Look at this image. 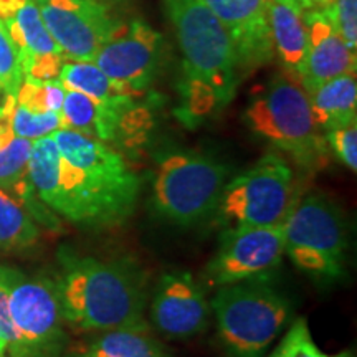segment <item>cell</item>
Segmentation results:
<instances>
[{
    "instance_id": "23",
    "label": "cell",
    "mask_w": 357,
    "mask_h": 357,
    "mask_svg": "<svg viewBox=\"0 0 357 357\" xmlns=\"http://www.w3.org/2000/svg\"><path fill=\"white\" fill-rule=\"evenodd\" d=\"M58 79H60L65 89H75V91L83 93V95L100 102L114 105V102L132 100L131 96L119 91V88L93 61H68V63H63Z\"/></svg>"
},
{
    "instance_id": "31",
    "label": "cell",
    "mask_w": 357,
    "mask_h": 357,
    "mask_svg": "<svg viewBox=\"0 0 357 357\" xmlns=\"http://www.w3.org/2000/svg\"><path fill=\"white\" fill-rule=\"evenodd\" d=\"M15 105H17V100L15 96L12 95H6L2 105H0V147L7 144L13 136L10 123H12V114H13V109H15Z\"/></svg>"
},
{
    "instance_id": "27",
    "label": "cell",
    "mask_w": 357,
    "mask_h": 357,
    "mask_svg": "<svg viewBox=\"0 0 357 357\" xmlns=\"http://www.w3.org/2000/svg\"><path fill=\"white\" fill-rule=\"evenodd\" d=\"M22 82H24V70H22L19 52L6 25L0 22V89L6 95L15 96Z\"/></svg>"
},
{
    "instance_id": "26",
    "label": "cell",
    "mask_w": 357,
    "mask_h": 357,
    "mask_svg": "<svg viewBox=\"0 0 357 357\" xmlns=\"http://www.w3.org/2000/svg\"><path fill=\"white\" fill-rule=\"evenodd\" d=\"M270 357H331L316 346L305 318L294 319Z\"/></svg>"
},
{
    "instance_id": "15",
    "label": "cell",
    "mask_w": 357,
    "mask_h": 357,
    "mask_svg": "<svg viewBox=\"0 0 357 357\" xmlns=\"http://www.w3.org/2000/svg\"><path fill=\"white\" fill-rule=\"evenodd\" d=\"M307 30V52L298 73L301 86L311 93L319 84L342 75H356V52L344 43L321 10L303 12Z\"/></svg>"
},
{
    "instance_id": "7",
    "label": "cell",
    "mask_w": 357,
    "mask_h": 357,
    "mask_svg": "<svg viewBox=\"0 0 357 357\" xmlns=\"http://www.w3.org/2000/svg\"><path fill=\"white\" fill-rule=\"evenodd\" d=\"M296 200V178L291 166L281 155L270 153L227 182L215 212L225 230L281 227Z\"/></svg>"
},
{
    "instance_id": "22",
    "label": "cell",
    "mask_w": 357,
    "mask_h": 357,
    "mask_svg": "<svg viewBox=\"0 0 357 357\" xmlns=\"http://www.w3.org/2000/svg\"><path fill=\"white\" fill-rule=\"evenodd\" d=\"M40 230L25 204L0 189V248L25 250L38 242Z\"/></svg>"
},
{
    "instance_id": "11",
    "label": "cell",
    "mask_w": 357,
    "mask_h": 357,
    "mask_svg": "<svg viewBox=\"0 0 357 357\" xmlns=\"http://www.w3.org/2000/svg\"><path fill=\"white\" fill-rule=\"evenodd\" d=\"M162 58V37L146 22L132 20L98 50L95 63L128 96L151 86Z\"/></svg>"
},
{
    "instance_id": "9",
    "label": "cell",
    "mask_w": 357,
    "mask_h": 357,
    "mask_svg": "<svg viewBox=\"0 0 357 357\" xmlns=\"http://www.w3.org/2000/svg\"><path fill=\"white\" fill-rule=\"evenodd\" d=\"M3 271L10 288V318L19 336L13 357H61L66 334L55 281L26 276L8 266Z\"/></svg>"
},
{
    "instance_id": "16",
    "label": "cell",
    "mask_w": 357,
    "mask_h": 357,
    "mask_svg": "<svg viewBox=\"0 0 357 357\" xmlns=\"http://www.w3.org/2000/svg\"><path fill=\"white\" fill-rule=\"evenodd\" d=\"M229 30L242 68L265 63L275 45L268 22V0H204Z\"/></svg>"
},
{
    "instance_id": "8",
    "label": "cell",
    "mask_w": 357,
    "mask_h": 357,
    "mask_svg": "<svg viewBox=\"0 0 357 357\" xmlns=\"http://www.w3.org/2000/svg\"><path fill=\"white\" fill-rule=\"evenodd\" d=\"M281 230L284 253L300 270L321 278H339L344 273V217L326 195L307 194L296 200Z\"/></svg>"
},
{
    "instance_id": "34",
    "label": "cell",
    "mask_w": 357,
    "mask_h": 357,
    "mask_svg": "<svg viewBox=\"0 0 357 357\" xmlns=\"http://www.w3.org/2000/svg\"><path fill=\"white\" fill-rule=\"evenodd\" d=\"M334 357H354V356H352L349 351H344V352H341V354H337V356H334Z\"/></svg>"
},
{
    "instance_id": "32",
    "label": "cell",
    "mask_w": 357,
    "mask_h": 357,
    "mask_svg": "<svg viewBox=\"0 0 357 357\" xmlns=\"http://www.w3.org/2000/svg\"><path fill=\"white\" fill-rule=\"evenodd\" d=\"M275 2L284 3V6L291 7L298 12H306V10H310V8H312L311 0H275Z\"/></svg>"
},
{
    "instance_id": "37",
    "label": "cell",
    "mask_w": 357,
    "mask_h": 357,
    "mask_svg": "<svg viewBox=\"0 0 357 357\" xmlns=\"http://www.w3.org/2000/svg\"><path fill=\"white\" fill-rule=\"evenodd\" d=\"M75 357H86L84 354H82V356H75Z\"/></svg>"
},
{
    "instance_id": "5",
    "label": "cell",
    "mask_w": 357,
    "mask_h": 357,
    "mask_svg": "<svg viewBox=\"0 0 357 357\" xmlns=\"http://www.w3.org/2000/svg\"><path fill=\"white\" fill-rule=\"evenodd\" d=\"M245 123L257 136L291 155L307 171L326 166L328 144L311 113L310 98L294 75H276L253 96Z\"/></svg>"
},
{
    "instance_id": "6",
    "label": "cell",
    "mask_w": 357,
    "mask_h": 357,
    "mask_svg": "<svg viewBox=\"0 0 357 357\" xmlns=\"http://www.w3.org/2000/svg\"><path fill=\"white\" fill-rule=\"evenodd\" d=\"M230 174V166L207 154L178 151L160 155L151 197L154 212L181 227L199 223L217 211Z\"/></svg>"
},
{
    "instance_id": "25",
    "label": "cell",
    "mask_w": 357,
    "mask_h": 357,
    "mask_svg": "<svg viewBox=\"0 0 357 357\" xmlns=\"http://www.w3.org/2000/svg\"><path fill=\"white\" fill-rule=\"evenodd\" d=\"M12 132L13 136L24 137V139H40V137L50 136L58 129L65 128L61 111H30L25 106L15 105L12 114Z\"/></svg>"
},
{
    "instance_id": "13",
    "label": "cell",
    "mask_w": 357,
    "mask_h": 357,
    "mask_svg": "<svg viewBox=\"0 0 357 357\" xmlns=\"http://www.w3.org/2000/svg\"><path fill=\"white\" fill-rule=\"evenodd\" d=\"M211 307L202 288L185 271L162 275L151 303V321L169 339H190L207 328Z\"/></svg>"
},
{
    "instance_id": "3",
    "label": "cell",
    "mask_w": 357,
    "mask_h": 357,
    "mask_svg": "<svg viewBox=\"0 0 357 357\" xmlns=\"http://www.w3.org/2000/svg\"><path fill=\"white\" fill-rule=\"evenodd\" d=\"M182 56L185 121L204 118L234 100L242 70L229 30L204 0H162Z\"/></svg>"
},
{
    "instance_id": "35",
    "label": "cell",
    "mask_w": 357,
    "mask_h": 357,
    "mask_svg": "<svg viewBox=\"0 0 357 357\" xmlns=\"http://www.w3.org/2000/svg\"><path fill=\"white\" fill-rule=\"evenodd\" d=\"M0 352H6V344L2 341H0Z\"/></svg>"
},
{
    "instance_id": "18",
    "label": "cell",
    "mask_w": 357,
    "mask_h": 357,
    "mask_svg": "<svg viewBox=\"0 0 357 357\" xmlns=\"http://www.w3.org/2000/svg\"><path fill=\"white\" fill-rule=\"evenodd\" d=\"M307 98H310L312 118L319 129L329 131L356 121V75H342L329 79L307 93Z\"/></svg>"
},
{
    "instance_id": "14",
    "label": "cell",
    "mask_w": 357,
    "mask_h": 357,
    "mask_svg": "<svg viewBox=\"0 0 357 357\" xmlns=\"http://www.w3.org/2000/svg\"><path fill=\"white\" fill-rule=\"evenodd\" d=\"M2 22L19 52L24 78L55 79L63 66V52L45 26L35 0H19Z\"/></svg>"
},
{
    "instance_id": "24",
    "label": "cell",
    "mask_w": 357,
    "mask_h": 357,
    "mask_svg": "<svg viewBox=\"0 0 357 357\" xmlns=\"http://www.w3.org/2000/svg\"><path fill=\"white\" fill-rule=\"evenodd\" d=\"M66 89L58 78L38 82V79L24 78L15 100L17 105L25 106L30 111H61Z\"/></svg>"
},
{
    "instance_id": "12",
    "label": "cell",
    "mask_w": 357,
    "mask_h": 357,
    "mask_svg": "<svg viewBox=\"0 0 357 357\" xmlns=\"http://www.w3.org/2000/svg\"><path fill=\"white\" fill-rule=\"evenodd\" d=\"M284 255L281 227H238L222 236L217 255L205 268L208 283L215 287L238 283L271 271Z\"/></svg>"
},
{
    "instance_id": "1",
    "label": "cell",
    "mask_w": 357,
    "mask_h": 357,
    "mask_svg": "<svg viewBox=\"0 0 357 357\" xmlns=\"http://www.w3.org/2000/svg\"><path fill=\"white\" fill-rule=\"evenodd\" d=\"M60 151L55 190L45 207L88 229L126 222L139 197V176L106 142L61 128L52 134Z\"/></svg>"
},
{
    "instance_id": "21",
    "label": "cell",
    "mask_w": 357,
    "mask_h": 357,
    "mask_svg": "<svg viewBox=\"0 0 357 357\" xmlns=\"http://www.w3.org/2000/svg\"><path fill=\"white\" fill-rule=\"evenodd\" d=\"M86 357H169L159 339L151 334L147 324L111 329L101 333L84 352Z\"/></svg>"
},
{
    "instance_id": "19",
    "label": "cell",
    "mask_w": 357,
    "mask_h": 357,
    "mask_svg": "<svg viewBox=\"0 0 357 357\" xmlns=\"http://www.w3.org/2000/svg\"><path fill=\"white\" fill-rule=\"evenodd\" d=\"M268 22L281 61L287 66L288 73L298 78L307 52V30L303 22V12L268 0Z\"/></svg>"
},
{
    "instance_id": "33",
    "label": "cell",
    "mask_w": 357,
    "mask_h": 357,
    "mask_svg": "<svg viewBox=\"0 0 357 357\" xmlns=\"http://www.w3.org/2000/svg\"><path fill=\"white\" fill-rule=\"evenodd\" d=\"M334 0H311L312 7H319V8H326L328 6H331Z\"/></svg>"
},
{
    "instance_id": "36",
    "label": "cell",
    "mask_w": 357,
    "mask_h": 357,
    "mask_svg": "<svg viewBox=\"0 0 357 357\" xmlns=\"http://www.w3.org/2000/svg\"><path fill=\"white\" fill-rule=\"evenodd\" d=\"M0 357H6V352H0Z\"/></svg>"
},
{
    "instance_id": "4",
    "label": "cell",
    "mask_w": 357,
    "mask_h": 357,
    "mask_svg": "<svg viewBox=\"0 0 357 357\" xmlns=\"http://www.w3.org/2000/svg\"><path fill=\"white\" fill-rule=\"evenodd\" d=\"M211 306L227 357H265L293 314L287 294L265 275L220 287Z\"/></svg>"
},
{
    "instance_id": "29",
    "label": "cell",
    "mask_w": 357,
    "mask_h": 357,
    "mask_svg": "<svg viewBox=\"0 0 357 357\" xmlns=\"http://www.w3.org/2000/svg\"><path fill=\"white\" fill-rule=\"evenodd\" d=\"M326 142L349 171H357V123L326 131Z\"/></svg>"
},
{
    "instance_id": "30",
    "label": "cell",
    "mask_w": 357,
    "mask_h": 357,
    "mask_svg": "<svg viewBox=\"0 0 357 357\" xmlns=\"http://www.w3.org/2000/svg\"><path fill=\"white\" fill-rule=\"evenodd\" d=\"M8 296H10V288H8L3 266L0 265V341L6 344V352H8V356L13 357L19 349V336H17L15 326L10 318Z\"/></svg>"
},
{
    "instance_id": "20",
    "label": "cell",
    "mask_w": 357,
    "mask_h": 357,
    "mask_svg": "<svg viewBox=\"0 0 357 357\" xmlns=\"http://www.w3.org/2000/svg\"><path fill=\"white\" fill-rule=\"evenodd\" d=\"M33 141L24 137L12 136V139L0 147V189L7 190L13 197L25 204L30 213H40V220L50 223L52 217L48 212L37 207V195L30 184L29 177V160L32 154Z\"/></svg>"
},
{
    "instance_id": "17",
    "label": "cell",
    "mask_w": 357,
    "mask_h": 357,
    "mask_svg": "<svg viewBox=\"0 0 357 357\" xmlns=\"http://www.w3.org/2000/svg\"><path fill=\"white\" fill-rule=\"evenodd\" d=\"M136 113L132 100L121 102H100L75 89H66L61 116L65 128L86 134L106 144L118 139L126 119Z\"/></svg>"
},
{
    "instance_id": "2",
    "label": "cell",
    "mask_w": 357,
    "mask_h": 357,
    "mask_svg": "<svg viewBox=\"0 0 357 357\" xmlns=\"http://www.w3.org/2000/svg\"><path fill=\"white\" fill-rule=\"evenodd\" d=\"M55 281L63 321L86 333L146 324V281L129 261H102L70 250L58 253Z\"/></svg>"
},
{
    "instance_id": "28",
    "label": "cell",
    "mask_w": 357,
    "mask_h": 357,
    "mask_svg": "<svg viewBox=\"0 0 357 357\" xmlns=\"http://www.w3.org/2000/svg\"><path fill=\"white\" fill-rule=\"evenodd\" d=\"M329 24L341 35L344 43L356 52L357 45V0H334L331 6L321 8Z\"/></svg>"
},
{
    "instance_id": "10",
    "label": "cell",
    "mask_w": 357,
    "mask_h": 357,
    "mask_svg": "<svg viewBox=\"0 0 357 357\" xmlns=\"http://www.w3.org/2000/svg\"><path fill=\"white\" fill-rule=\"evenodd\" d=\"M45 26L71 61H95L100 48L123 29L100 0H35Z\"/></svg>"
}]
</instances>
